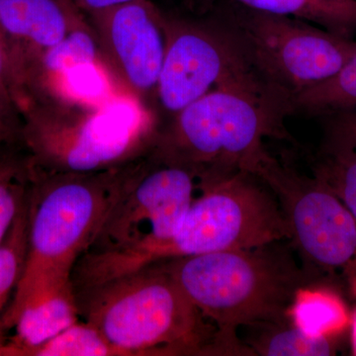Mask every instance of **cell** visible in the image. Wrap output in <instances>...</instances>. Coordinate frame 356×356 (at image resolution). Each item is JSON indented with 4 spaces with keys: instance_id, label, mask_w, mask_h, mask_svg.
I'll list each match as a JSON object with an SVG mask.
<instances>
[{
    "instance_id": "6da1fadb",
    "label": "cell",
    "mask_w": 356,
    "mask_h": 356,
    "mask_svg": "<svg viewBox=\"0 0 356 356\" xmlns=\"http://www.w3.org/2000/svg\"><path fill=\"white\" fill-rule=\"evenodd\" d=\"M123 166L106 172L35 168L28 196L27 248L17 288L2 318L8 334L26 306L74 287L72 274L120 191Z\"/></svg>"
},
{
    "instance_id": "7a4b0ae2",
    "label": "cell",
    "mask_w": 356,
    "mask_h": 356,
    "mask_svg": "<svg viewBox=\"0 0 356 356\" xmlns=\"http://www.w3.org/2000/svg\"><path fill=\"white\" fill-rule=\"evenodd\" d=\"M280 242L161 261L216 329L217 355H252L236 330L287 323L295 294L313 280Z\"/></svg>"
},
{
    "instance_id": "3957f363",
    "label": "cell",
    "mask_w": 356,
    "mask_h": 356,
    "mask_svg": "<svg viewBox=\"0 0 356 356\" xmlns=\"http://www.w3.org/2000/svg\"><path fill=\"white\" fill-rule=\"evenodd\" d=\"M289 100L269 90L216 88L159 128L149 154L195 175L197 187L252 172L264 139L293 142L285 127Z\"/></svg>"
},
{
    "instance_id": "277c9868",
    "label": "cell",
    "mask_w": 356,
    "mask_h": 356,
    "mask_svg": "<svg viewBox=\"0 0 356 356\" xmlns=\"http://www.w3.org/2000/svg\"><path fill=\"white\" fill-rule=\"evenodd\" d=\"M79 315L119 356L216 355V329L161 262L76 291Z\"/></svg>"
},
{
    "instance_id": "5b68a950",
    "label": "cell",
    "mask_w": 356,
    "mask_h": 356,
    "mask_svg": "<svg viewBox=\"0 0 356 356\" xmlns=\"http://www.w3.org/2000/svg\"><path fill=\"white\" fill-rule=\"evenodd\" d=\"M159 127L152 110L123 92L102 104L29 105L21 113L20 140L42 172H100L149 154Z\"/></svg>"
},
{
    "instance_id": "8992f818",
    "label": "cell",
    "mask_w": 356,
    "mask_h": 356,
    "mask_svg": "<svg viewBox=\"0 0 356 356\" xmlns=\"http://www.w3.org/2000/svg\"><path fill=\"white\" fill-rule=\"evenodd\" d=\"M197 189L200 195L170 238L107 257L112 277L179 257L289 240L280 204L257 175L243 172Z\"/></svg>"
},
{
    "instance_id": "52a82bcc",
    "label": "cell",
    "mask_w": 356,
    "mask_h": 356,
    "mask_svg": "<svg viewBox=\"0 0 356 356\" xmlns=\"http://www.w3.org/2000/svg\"><path fill=\"white\" fill-rule=\"evenodd\" d=\"M235 28L255 74L267 88L287 98L323 83L356 51V41L308 21L252 10L236 2H218Z\"/></svg>"
},
{
    "instance_id": "ba28073f",
    "label": "cell",
    "mask_w": 356,
    "mask_h": 356,
    "mask_svg": "<svg viewBox=\"0 0 356 356\" xmlns=\"http://www.w3.org/2000/svg\"><path fill=\"white\" fill-rule=\"evenodd\" d=\"M199 16L165 13L168 44L154 111L161 110L168 121L216 88L271 90L255 74L224 14L213 8Z\"/></svg>"
},
{
    "instance_id": "9c48e42d",
    "label": "cell",
    "mask_w": 356,
    "mask_h": 356,
    "mask_svg": "<svg viewBox=\"0 0 356 356\" xmlns=\"http://www.w3.org/2000/svg\"><path fill=\"white\" fill-rule=\"evenodd\" d=\"M252 175L280 204L288 241L299 252L304 270L312 278L316 271H341L356 288V221L343 201L318 178L298 172L266 149Z\"/></svg>"
},
{
    "instance_id": "30bf717a",
    "label": "cell",
    "mask_w": 356,
    "mask_h": 356,
    "mask_svg": "<svg viewBox=\"0 0 356 356\" xmlns=\"http://www.w3.org/2000/svg\"><path fill=\"white\" fill-rule=\"evenodd\" d=\"M196 189L193 173L149 153L124 165L118 196L86 252L118 254L170 238Z\"/></svg>"
},
{
    "instance_id": "8fae6325",
    "label": "cell",
    "mask_w": 356,
    "mask_h": 356,
    "mask_svg": "<svg viewBox=\"0 0 356 356\" xmlns=\"http://www.w3.org/2000/svg\"><path fill=\"white\" fill-rule=\"evenodd\" d=\"M102 56L126 91L154 112L165 60V11L152 0H137L88 14Z\"/></svg>"
},
{
    "instance_id": "7c38bea8",
    "label": "cell",
    "mask_w": 356,
    "mask_h": 356,
    "mask_svg": "<svg viewBox=\"0 0 356 356\" xmlns=\"http://www.w3.org/2000/svg\"><path fill=\"white\" fill-rule=\"evenodd\" d=\"M83 14L72 0H0V33L8 51L16 96L23 77Z\"/></svg>"
},
{
    "instance_id": "4fadbf2b",
    "label": "cell",
    "mask_w": 356,
    "mask_h": 356,
    "mask_svg": "<svg viewBox=\"0 0 356 356\" xmlns=\"http://www.w3.org/2000/svg\"><path fill=\"white\" fill-rule=\"evenodd\" d=\"M81 320L74 288L49 295L26 306L0 348V356H18L39 346Z\"/></svg>"
},
{
    "instance_id": "5bb4252c",
    "label": "cell",
    "mask_w": 356,
    "mask_h": 356,
    "mask_svg": "<svg viewBox=\"0 0 356 356\" xmlns=\"http://www.w3.org/2000/svg\"><path fill=\"white\" fill-rule=\"evenodd\" d=\"M224 0H186L198 15L209 13ZM262 13L291 16L321 26L323 29L344 38L356 33V0H228Z\"/></svg>"
},
{
    "instance_id": "9a60e30c",
    "label": "cell",
    "mask_w": 356,
    "mask_h": 356,
    "mask_svg": "<svg viewBox=\"0 0 356 356\" xmlns=\"http://www.w3.org/2000/svg\"><path fill=\"white\" fill-rule=\"evenodd\" d=\"M350 318L343 300L325 287L300 288L289 309L291 324L312 337L332 339L350 324Z\"/></svg>"
},
{
    "instance_id": "2e32d148",
    "label": "cell",
    "mask_w": 356,
    "mask_h": 356,
    "mask_svg": "<svg viewBox=\"0 0 356 356\" xmlns=\"http://www.w3.org/2000/svg\"><path fill=\"white\" fill-rule=\"evenodd\" d=\"M35 165L21 140L0 145V245L27 202Z\"/></svg>"
},
{
    "instance_id": "e0dca14e",
    "label": "cell",
    "mask_w": 356,
    "mask_h": 356,
    "mask_svg": "<svg viewBox=\"0 0 356 356\" xmlns=\"http://www.w3.org/2000/svg\"><path fill=\"white\" fill-rule=\"evenodd\" d=\"M291 112L313 116L356 112V51L334 76L295 95Z\"/></svg>"
},
{
    "instance_id": "ac0fdd59",
    "label": "cell",
    "mask_w": 356,
    "mask_h": 356,
    "mask_svg": "<svg viewBox=\"0 0 356 356\" xmlns=\"http://www.w3.org/2000/svg\"><path fill=\"white\" fill-rule=\"evenodd\" d=\"M314 177L343 201L356 221V144L332 132L322 151L312 159Z\"/></svg>"
},
{
    "instance_id": "d6986e66",
    "label": "cell",
    "mask_w": 356,
    "mask_h": 356,
    "mask_svg": "<svg viewBox=\"0 0 356 356\" xmlns=\"http://www.w3.org/2000/svg\"><path fill=\"white\" fill-rule=\"evenodd\" d=\"M257 325L261 327V331L245 344L252 355L321 356L334 353L332 339L307 336L288 322L264 323Z\"/></svg>"
},
{
    "instance_id": "ffe728a7",
    "label": "cell",
    "mask_w": 356,
    "mask_h": 356,
    "mask_svg": "<svg viewBox=\"0 0 356 356\" xmlns=\"http://www.w3.org/2000/svg\"><path fill=\"white\" fill-rule=\"evenodd\" d=\"M18 356H119V353L95 325L79 320L49 341L21 351Z\"/></svg>"
},
{
    "instance_id": "44dd1931",
    "label": "cell",
    "mask_w": 356,
    "mask_h": 356,
    "mask_svg": "<svg viewBox=\"0 0 356 356\" xmlns=\"http://www.w3.org/2000/svg\"><path fill=\"white\" fill-rule=\"evenodd\" d=\"M27 225L28 199L6 241L0 245V348L7 339L2 330V318L13 300L24 268Z\"/></svg>"
},
{
    "instance_id": "7402d4cb",
    "label": "cell",
    "mask_w": 356,
    "mask_h": 356,
    "mask_svg": "<svg viewBox=\"0 0 356 356\" xmlns=\"http://www.w3.org/2000/svg\"><path fill=\"white\" fill-rule=\"evenodd\" d=\"M0 105L9 113L21 119L10 60L0 33Z\"/></svg>"
},
{
    "instance_id": "603a6c76",
    "label": "cell",
    "mask_w": 356,
    "mask_h": 356,
    "mask_svg": "<svg viewBox=\"0 0 356 356\" xmlns=\"http://www.w3.org/2000/svg\"><path fill=\"white\" fill-rule=\"evenodd\" d=\"M21 119L0 105V145L20 139Z\"/></svg>"
},
{
    "instance_id": "cb8c5ba5",
    "label": "cell",
    "mask_w": 356,
    "mask_h": 356,
    "mask_svg": "<svg viewBox=\"0 0 356 356\" xmlns=\"http://www.w3.org/2000/svg\"><path fill=\"white\" fill-rule=\"evenodd\" d=\"M332 131L356 144V112L339 115L336 126Z\"/></svg>"
},
{
    "instance_id": "d4e9b609",
    "label": "cell",
    "mask_w": 356,
    "mask_h": 356,
    "mask_svg": "<svg viewBox=\"0 0 356 356\" xmlns=\"http://www.w3.org/2000/svg\"><path fill=\"white\" fill-rule=\"evenodd\" d=\"M86 15L95 11L103 10L109 7L137 1V0H72Z\"/></svg>"
},
{
    "instance_id": "484cf974",
    "label": "cell",
    "mask_w": 356,
    "mask_h": 356,
    "mask_svg": "<svg viewBox=\"0 0 356 356\" xmlns=\"http://www.w3.org/2000/svg\"><path fill=\"white\" fill-rule=\"evenodd\" d=\"M351 325V348L353 355H356V309L350 318Z\"/></svg>"
}]
</instances>
